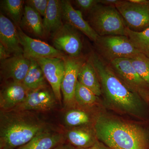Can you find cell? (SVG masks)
<instances>
[{
	"label": "cell",
	"mask_w": 149,
	"mask_h": 149,
	"mask_svg": "<svg viewBox=\"0 0 149 149\" xmlns=\"http://www.w3.org/2000/svg\"><path fill=\"white\" fill-rule=\"evenodd\" d=\"M89 58L98 76L102 93L108 103L124 113L141 116L144 107L141 96L125 85L96 52H92Z\"/></svg>",
	"instance_id": "6da1fadb"
},
{
	"label": "cell",
	"mask_w": 149,
	"mask_h": 149,
	"mask_svg": "<svg viewBox=\"0 0 149 149\" xmlns=\"http://www.w3.org/2000/svg\"><path fill=\"white\" fill-rule=\"evenodd\" d=\"M50 129L35 112L1 110L0 149H17Z\"/></svg>",
	"instance_id": "7a4b0ae2"
},
{
	"label": "cell",
	"mask_w": 149,
	"mask_h": 149,
	"mask_svg": "<svg viewBox=\"0 0 149 149\" xmlns=\"http://www.w3.org/2000/svg\"><path fill=\"white\" fill-rule=\"evenodd\" d=\"M94 131L99 141L111 149H149L144 129L118 118L100 116L95 122Z\"/></svg>",
	"instance_id": "3957f363"
},
{
	"label": "cell",
	"mask_w": 149,
	"mask_h": 149,
	"mask_svg": "<svg viewBox=\"0 0 149 149\" xmlns=\"http://www.w3.org/2000/svg\"><path fill=\"white\" fill-rule=\"evenodd\" d=\"M88 22L100 37L125 36L127 27L116 7L99 3L89 13Z\"/></svg>",
	"instance_id": "277c9868"
},
{
	"label": "cell",
	"mask_w": 149,
	"mask_h": 149,
	"mask_svg": "<svg viewBox=\"0 0 149 149\" xmlns=\"http://www.w3.org/2000/svg\"><path fill=\"white\" fill-rule=\"evenodd\" d=\"M94 43L97 54L107 62L130 58L140 53L126 36H99Z\"/></svg>",
	"instance_id": "5b68a950"
},
{
	"label": "cell",
	"mask_w": 149,
	"mask_h": 149,
	"mask_svg": "<svg viewBox=\"0 0 149 149\" xmlns=\"http://www.w3.org/2000/svg\"><path fill=\"white\" fill-rule=\"evenodd\" d=\"M107 62L118 77L130 89L142 97H149V86L136 72L129 58L116 59Z\"/></svg>",
	"instance_id": "8992f818"
},
{
	"label": "cell",
	"mask_w": 149,
	"mask_h": 149,
	"mask_svg": "<svg viewBox=\"0 0 149 149\" xmlns=\"http://www.w3.org/2000/svg\"><path fill=\"white\" fill-rule=\"evenodd\" d=\"M116 7L129 29L141 32L149 27V0L143 3L121 0Z\"/></svg>",
	"instance_id": "52a82bcc"
},
{
	"label": "cell",
	"mask_w": 149,
	"mask_h": 149,
	"mask_svg": "<svg viewBox=\"0 0 149 149\" xmlns=\"http://www.w3.org/2000/svg\"><path fill=\"white\" fill-rule=\"evenodd\" d=\"M78 31L71 25L64 23L52 37L53 47L70 57L82 56L83 43Z\"/></svg>",
	"instance_id": "ba28073f"
},
{
	"label": "cell",
	"mask_w": 149,
	"mask_h": 149,
	"mask_svg": "<svg viewBox=\"0 0 149 149\" xmlns=\"http://www.w3.org/2000/svg\"><path fill=\"white\" fill-rule=\"evenodd\" d=\"M86 59L81 56L72 58L66 56L64 58L65 71L61 85V91L65 107L70 108L74 106L75 101L74 93L78 81L80 68Z\"/></svg>",
	"instance_id": "9c48e42d"
},
{
	"label": "cell",
	"mask_w": 149,
	"mask_h": 149,
	"mask_svg": "<svg viewBox=\"0 0 149 149\" xmlns=\"http://www.w3.org/2000/svg\"><path fill=\"white\" fill-rule=\"evenodd\" d=\"M57 102L52 88L47 85L29 91L24 101L12 110L34 112L49 111L54 108Z\"/></svg>",
	"instance_id": "30bf717a"
},
{
	"label": "cell",
	"mask_w": 149,
	"mask_h": 149,
	"mask_svg": "<svg viewBox=\"0 0 149 149\" xmlns=\"http://www.w3.org/2000/svg\"><path fill=\"white\" fill-rule=\"evenodd\" d=\"M20 44L23 49V55L29 59L42 58H65L63 53L58 50L53 46L37 39H33L18 28Z\"/></svg>",
	"instance_id": "8fae6325"
},
{
	"label": "cell",
	"mask_w": 149,
	"mask_h": 149,
	"mask_svg": "<svg viewBox=\"0 0 149 149\" xmlns=\"http://www.w3.org/2000/svg\"><path fill=\"white\" fill-rule=\"evenodd\" d=\"M42 70L58 102L61 103V85L65 71L64 58H52L35 60Z\"/></svg>",
	"instance_id": "7c38bea8"
},
{
	"label": "cell",
	"mask_w": 149,
	"mask_h": 149,
	"mask_svg": "<svg viewBox=\"0 0 149 149\" xmlns=\"http://www.w3.org/2000/svg\"><path fill=\"white\" fill-rule=\"evenodd\" d=\"M29 92L22 82L6 81L0 91L1 110L14 109L24 101Z\"/></svg>",
	"instance_id": "4fadbf2b"
},
{
	"label": "cell",
	"mask_w": 149,
	"mask_h": 149,
	"mask_svg": "<svg viewBox=\"0 0 149 149\" xmlns=\"http://www.w3.org/2000/svg\"><path fill=\"white\" fill-rule=\"evenodd\" d=\"M31 61L23 55H16L1 61V76L4 80L22 83L26 76Z\"/></svg>",
	"instance_id": "5bb4252c"
},
{
	"label": "cell",
	"mask_w": 149,
	"mask_h": 149,
	"mask_svg": "<svg viewBox=\"0 0 149 149\" xmlns=\"http://www.w3.org/2000/svg\"><path fill=\"white\" fill-rule=\"evenodd\" d=\"M61 3L63 23L71 25L95 42L99 36L83 18L82 12L74 9L69 1L61 0Z\"/></svg>",
	"instance_id": "9a60e30c"
},
{
	"label": "cell",
	"mask_w": 149,
	"mask_h": 149,
	"mask_svg": "<svg viewBox=\"0 0 149 149\" xmlns=\"http://www.w3.org/2000/svg\"><path fill=\"white\" fill-rule=\"evenodd\" d=\"M0 43L13 55L23 54L18 28L10 19L0 14Z\"/></svg>",
	"instance_id": "2e32d148"
},
{
	"label": "cell",
	"mask_w": 149,
	"mask_h": 149,
	"mask_svg": "<svg viewBox=\"0 0 149 149\" xmlns=\"http://www.w3.org/2000/svg\"><path fill=\"white\" fill-rule=\"evenodd\" d=\"M63 20L61 1L49 0L47 8L43 19V24L46 37L53 36L60 29Z\"/></svg>",
	"instance_id": "e0dca14e"
},
{
	"label": "cell",
	"mask_w": 149,
	"mask_h": 149,
	"mask_svg": "<svg viewBox=\"0 0 149 149\" xmlns=\"http://www.w3.org/2000/svg\"><path fill=\"white\" fill-rule=\"evenodd\" d=\"M65 136L51 129L35 136L27 144L17 149H53L65 143Z\"/></svg>",
	"instance_id": "ac0fdd59"
},
{
	"label": "cell",
	"mask_w": 149,
	"mask_h": 149,
	"mask_svg": "<svg viewBox=\"0 0 149 149\" xmlns=\"http://www.w3.org/2000/svg\"><path fill=\"white\" fill-rule=\"evenodd\" d=\"M19 28L34 37L46 38L42 19L40 14L30 7L24 6V12Z\"/></svg>",
	"instance_id": "d6986e66"
},
{
	"label": "cell",
	"mask_w": 149,
	"mask_h": 149,
	"mask_svg": "<svg viewBox=\"0 0 149 149\" xmlns=\"http://www.w3.org/2000/svg\"><path fill=\"white\" fill-rule=\"evenodd\" d=\"M65 137L69 143L76 149L89 148L97 142L95 132L86 126L69 129L67 131Z\"/></svg>",
	"instance_id": "ffe728a7"
},
{
	"label": "cell",
	"mask_w": 149,
	"mask_h": 149,
	"mask_svg": "<svg viewBox=\"0 0 149 149\" xmlns=\"http://www.w3.org/2000/svg\"><path fill=\"white\" fill-rule=\"evenodd\" d=\"M78 81L91 90L97 97L102 95L101 86L98 76L89 57L86 59L80 68Z\"/></svg>",
	"instance_id": "44dd1931"
},
{
	"label": "cell",
	"mask_w": 149,
	"mask_h": 149,
	"mask_svg": "<svg viewBox=\"0 0 149 149\" xmlns=\"http://www.w3.org/2000/svg\"><path fill=\"white\" fill-rule=\"evenodd\" d=\"M30 60V67L22 83L29 91H32L47 85V80L36 60Z\"/></svg>",
	"instance_id": "7402d4cb"
},
{
	"label": "cell",
	"mask_w": 149,
	"mask_h": 149,
	"mask_svg": "<svg viewBox=\"0 0 149 149\" xmlns=\"http://www.w3.org/2000/svg\"><path fill=\"white\" fill-rule=\"evenodd\" d=\"M25 1L22 0H3L1 1V10L8 18L10 19L17 28L24 13Z\"/></svg>",
	"instance_id": "603a6c76"
},
{
	"label": "cell",
	"mask_w": 149,
	"mask_h": 149,
	"mask_svg": "<svg viewBox=\"0 0 149 149\" xmlns=\"http://www.w3.org/2000/svg\"><path fill=\"white\" fill-rule=\"evenodd\" d=\"M125 33L139 52L149 58V27L141 32H135L127 27Z\"/></svg>",
	"instance_id": "cb8c5ba5"
},
{
	"label": "cell",
	"mask_w": 149,
	"mask_h": 149,
	"mask_svg": "<svg viewBox=\"0 0 149 149\" xmlns=\"http://www.w3.org/2000/svg\"><path fill=\"white\" fill-rule=\"evenodd\" d=\"M64 122L69 127H77L86 126L91 122V116L83 110L70 109L65 113Z\"/></svg>",
	"instance_id": "d4e9b609"
},
{
	"label": "cell",
	"mask_w": 149,
	"mask_h": 149,
	"mask_svg": "<svg viewBox=\"0 0 149 149\" xmlns=\"http://www.w3.org/2000/svg\"><path fill=\"white\" fill-rule=\"evenodd\" d=\"M75 102L80 106H92L97 101V96L88 88L79 83L76 84L74 93Z\"/></svg>",
	"instance_id": "484cf974"
},
{
	"label": "cell",
	"mask_w": 149,
	"mask_h": 149,
	"mask_svg": "<svg viewBox=\"0 0 149 149\" xmlns=\"http://www.w3.org/2000/svg\"><path fill=\"white\" fill-rule=\"evenodd\" d=\"M129 58L137 73L149 86V58L139 53Z\"/></svg>",
	"instance_id": "4316f807"
},
{
	"label": "cell",
	"mask_w": 149,
	"mask_h": 149,
	"mask_svg": "<svg viewBox=\"0 0 149 149\" xmlns=\"http://www.w3.org/2000/svg\"><path fill=\"white\" fill-rule=\"evenodd\" d=\"M25 5L31 8L44 17L47 8L49 0H27L25 1Z\"/></svg>",
	"instance_id": "83f0119b"
},
{
	"label": "cell",
	"mask_w": 149,
	"mask_h": 149,
	"mask_svg": "<svg viewBox=\"0 0 149 149\" xmlns=\"http://www.w3.org/2000/svg\"><path fill=\"white\" fill-rule=\"evenodd\" d=\"M74 1L80 11L88 13L99 3V0H76Z\"/></svg>",
	"instance_id": "f1b7e54d"
},
{
	"label": "cell",
	"mask_w": 149,
	"mask_h": 149,
	"mask_svg": "<svg viewBox=\"0 0 149 149\" xmlns=\"http://www.w3.org/2000/svg\"><path fill=\"white\" fill-rule=\"evenodd\" d=\"M12 56L10 53L2 44L0 43V60L1 61L9 58Z\"/></svg>",
	"instance_id": "f546056e"
},
{
	"label": "cell",
	"mask_w": 149,
	"mask_h": 149,
	"mask_svg": "<svg viewBox=\"0 0 149 149\" xmlns=\"http://www.w3.org/2000/svg\"><path fill=\"white\" fill-rule=\"evenodd\" d=\"M120 1L121 0H99V3L116 7Z\"/></svg>",
	"instance_id": "4dcf8cb0"
},
{
	"label": "cell",
	"mask_w": 149,
	"mask_h": 149,
	"mask_svg": "<svg viewBox=\"0 0 149 149\" xmlns=\"http://www.w3.org/2000/svg\"><path fill=\"white\" fill-rule=\"evenodd\" d=\"M75 149H111L101 143L97 141L95 143L93 146L86 148H79Z\"/></svg>",
	"instance_id": "1f68e13d"
},
{
	"label": "cell",
	"mask_w": 149,
	"mask_h": 149,
	"mask_svg": "<svg viewBox=\"0 0 149 149\" xmlns=\"http://www.w3.org/2000/svg\"><path fill=\"white\" fill-rule=\"evenodd\" d=\"M53 149H75L74 147L70 143H63L55 147Z\"/></svg>",
	"instance_id": "d6a6232c"
},
{
	"label": "cell",
	"mask_w": 149,
	"mask_h": 149,
	"mask_svg": "<svg viewBox=\"0 0 149 149\" xmlns=\"http://www.w3.org/2000/svg\"><path fill=\"white\" fill-rule=\"evenodd\" d=\"M132 2L137 3H146L148 0H130Z\"/></svg>",
	"instance_id": "836d02e7"
}]
</instances>
